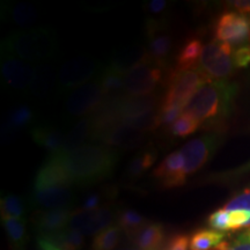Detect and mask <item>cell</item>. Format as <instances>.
Masks as SVG:
<instances>
[{"instance_id": "83f0119b", "label": "cell", "mask_w": 250, "mask_h": 250, "mask_svg": "<svg viewBox=\"0 0 250 250\" xmlns=\"http://www.w3.org/2000/svg\"><path fill=\"white\" fill-rule=\"evenodd\" d=\"M147 224L146 219L133 210L122 211L117 218V225L120 226L122 232H124L127 236H132L137 230Z\"/></svg>"}, {"instance_id": "60d3db41", "label": "cell", "mask_w": 250, "mask_h": 250, "mask_svg": "<svg viewBox=\"0 0 250 250\" xmlns=\"http://www.w3.org/2000/svg\"><path fill=\"white\" fill-rule=\"evenodd\" d=\"M229 5L233 8H235L237 13L245 15L248 19H250V0H237V1H230Z\"/></svg>"}, {"instance_id": "e575fe53", "label": "cell", "mask_w": 250, "mask_h": 250, "mask_svg": "<svg viewBox=\"0 0 250 250\" xmlns=\"http://www.w3.org/2000/svg\"><path fill=\"white\" fill-rule=\"evenodd\" d=\"M208 223L213 230L221 233L227 232L229 230V211L225 208H219L208 217Z\"/></svg>"}, {"instance_id": "ac0fdd59", "label": "cell", "mask_w": 250, "mask_h": 250, "mask_svg": "<svg viewBox=\"0 0 250 250\" xmlns=\"http://www.w3.org/2000/svg\"><path fill=\"white\" fill-rule=\"evenodd\" d=\"M72 211L68 208L39 211L34 215V224L40 235L62 232L68 228Z\"/></svg>"}, {"instance_id": "484cf974", "label": "cell", "mask_w": 250, "mask_h": 250, "mask_svg": "<svg viewBox=\"0 0 250 250\" xmlns=\"http://www.w3.org/2000/svg\"><path fill=\"white\" fill-rule=\"evenodd\" d=\"M225 233L213 229H199L190 237L189 250H214L224 242Z\"/></svg>"}, {"instance_id": "f1b7e54d", "label": "cell", "mask_w": 250, "mask_h": 250, "mask_svg": "<svg viewBox=\"0 0 250 250\" xmlns=\"http://www.w3.org/2000/svg\"><path fill=\"white\" fill-rule=\"evenodd\" d=\"M156 156H158V153L155 151H146L140 153L130 161L126 169L127 175L131 177L142 176L146 170H148L154 165Z\"/></svg>"}, {"instance_id": "4316f807", "label": "cell", "mask_w": 250, "mask_h": 250, "mask_svg": "<svg viewBox=\"0 0 250 250\" xmlns=\"http://www.w3.org/2000/svg\"><path fill=\"white\" fill-rule=\"evenodd\" d=\"M122 229L118 225L105 228L94 237L92 250H115L117 248L121 239Z\"/></svg>"}, {"instance_id": "6da1fadb", "label": "cell", "mask_w": 250, "mask_h": 250, "mask_svg": "<svg viewBox=\"0 0 250 250\" xmlns=\"http://www.w3.org/2000/svg\"><path fill=\"white\" fill-rule=\"evenodd\" d=\"M72 186H90L108 179L118 162V152L103 144H85L73 151L51 155Z\"/></svg>"}, {"instance_id": "ffe728a7", "label": "cell", "mask_w": 250, "mask_h": 250, "mask_svg": "<svg viewBox=\"0 0 250 250\" xmlns=\"http://www.w3.org/2000/svg\"><path fill=\"white\" fill-rule=\"evenodd\" d=\"M34 143L44 148L51 155L59 154L65 143L66 134L51 125H37L30 131Z\"/></svg>"}, {"instance_id": "cb8c5ba5", "label": "cell", "mask_w": 250, "mask_h": 250, "mask_svg": "<svg viewBox=\"0 0 250 250\" xmlns=\"http://www.w3.org/2000/svg\"><path fill=\"white\" fill-rule=\"evenodd\" d=\"M93 134V121L92 117L87 116L80 118L77 122L76 125L70 130V132L65 137V143L62 146V151L59 154L62 153H68L73 149H76L80 146L85 145L86 139Z\"/></svg>"}, {"instance_id": "f35d334b", "label": "cell", "mask_w": 250, "mask_h": 250, "mask_svg": "<svg viewBox=\"0 0 250 250\" xmlns=\"http://www.w3.org/2000/svg\"><path fill=\"white\" fill-rule=\"evenodd\" d=\"M100 203H101V197H100V195H98V193H90L89 196H87L83 199L81 210L94 211L100 208Z\"/></svg>"}, {"instance_id": "f6af8a7d", "label": "cell", "mask_w": 250, "mask_h": 250, "mask_svg": "<svg viewBox=\"0 0 250 250\" xmlns=\"http://www.w3.org/2000/svg\"><path fill=\"white\" fill-rule=\"evenodd\" d=\"M226 250H234V249L232 248V243H230V247H229V248H228V249H226Z\"/></svg>"}, {"instance_id": "e0dca14e", "label": "cell", "mask_w": 250, "mask_h": 250, "mask_svg": "<svg viewBox=\"0 0 250 250\" xmlns=\"http://www.w3.org/2000/svg\"><path fill=\"white\" fill-rule=\"evenodd\" d=\"M146 31L149 40L147 55L153 62L164 67L166 59L170 54L173 40L169 34L162 30L161 23L155 20L148 21Z\"/></svg>"}, {"instance_id": "d590c367", "label": "cell", "mask_w": 250, "mask_h": 250, "mask_svg": "<svg viewBox=\"0 0 250 250\" xmlns=\"http://www.w3.org/2000/svg\"><path fill=\"white\" fill-rule=\"evenodd\" d=\"M224 208L228 211L246 210L250 212V186L234 196Z\"/></svg>"}, {"instance_id": "8fae6325", "label": "cell", "mask_w": 250, "mask_h": 250, "mask_svg": "<svg viewBox=\"0 0 250 250\" xmlns=\"http://www.w3.org/2000/svg\"><path fill=\"white\" fill-rule=\"evenodd\" d=\"M35 74V67L22 59L4 54L1 58V77L5 85L18 93L30 90Z\"/></svg>"}, {"instance_id": "4fadbf2b", "label": "cell", "mask_w": 250, "mask_h": 250, "mask_svg": "<svg viewBox=\"0 0 250 250\" xmlns=\"http://www.w3.org/2000/svg\"><path fill=\"white\" fill-rule=\"evenodd\" d=\"M74 201V193L68 186L33 187L31 202L43 211L68 208Z\"/></svg>"}, {"instance_id": "d6986e66", "label": "cell", "mask_w": 250, "mask_h": 250, "mask_svg": "<svg viewBox=\"0 0 250 250\" xmlns=\"http://www.w3.org/2000/svg\"><path fill=\"white\" fill-rule=\"evenodd\" d=\"M130 240L139 250H161L165 245V229L160 224L147 223L130 236Z\"/></svg>"}, {"instance_id": "4dcf8cb0", "label": "cell", "mask_w": 250, "mask_h": 250, "mask_svg": "<svg viewBox=\"0 0 250 250\" xmlns=\"http://www.w3.org/2000/svg\"><path fill=\"white\" fill-rule=\"evenodd\" d=\"M12 20L20 28H29L35 23L37 19V12L35 7L26 2L17 4L12 9Z\"/></svg>"}, {"instance_id": "bcb514c9", "label": "cell", "mask_w": 250, "mask_h": 250, "mask_svg": "<svg viewBox=\"0 0 250 250\" xmlns=\"http://www.w3.org/2000/svg\"><path fill=\"white\" fill-rule=\"evenodd\" d=\"M249 237H250V230H249Z\"/></svg>"}, {"instance_id": "d6a6232c", "label": "cell", "mask_w": 250, "mask_h": 250, "mask_svg": "<svg viewBox=\"0 0 250 250\" xmlns=\"http://www.w3.org/2000/svg\"><path fill=\"white\" fill-rule=\"evenodd\" d=\"M2 225L7 233V236L13 245L21 246L26 239L27 226L24 219H2Z\"/></svg>"}, {"instance_id": "603a6c76", "label": "cell", "mask_w": 250, "mask_h": 250, "mask_svg": "<svg viewBox=\"0 0 250 250\" xmlns=\"http://www.w3.org/2000/svg\"><path fill=\"white\" fill-rule=\"evenodd\" d=\"M203 49H204V45H203L201 40L197 39V37L188 39L181 46L179 54L176 56L175 68L180 71H187L198 66Z\"/></svg>"}, {"instance_id": "7bdbcfd3", "label": "cell", "mask_w": 250, "mask_h": 250, "mask_svg": "<svg viewBox=\"0 0 250 250\" xmlns=\"http://www.w3.org/2000/svg\"><path fill=\"white\" fill-rule=\"evenodd\" d=\"M248 173H250V161L247 162L246 165L241 166V167H239L237 169L230 171V173H228L226 175H227V176L236 177V176H241V175H246Z\"/></svg>"}, {"instance_id": "9c48e42d", "label": "cell", "mask_w": 250, "mask_h": 250, "mask_svg": "<svg viewBox=\"0 0 250 250\" xmlns=\"http://www.w3.org/2000/svg\"><path fill=\"white\" fill-rule=\"evenodd\" d=\"M220 144L218 133H206L186 143L180 149L184 158V173L195 174L204 166L217 151Z\"/></svg>"}, {"instance_id": "b9f144b4", "label": "cell", "mask_w": 250, "mask_h": 250, "mask_svg": "<svg viewBox=\"0 0 250 250\" xmlns=\"http://www.w3.org/2000/svg\"><path fill=\"white\" fill-rule=\"evenodd\" d=\"M167 4L168 2L165 1V0H153V1H149L147 8L151 13L159 14L165 11L166 7H167Z\"/></svg>"}, {"instance_id": "d4e9b609", "label": "cell", "mask_w": 250, "mask_h": 250, "mask_svg": "<svg viewBox=\"0 0 250 250\" xmlns=\"http://www.w3.org/2000/svg\"><path fill=\"white\" fill-rule=\"evenodd\" d=\"M99 80L101 83L104 99H115L123 96L124 76L120 72L108 66L105 70L101 71Z\"/></svg>"}, {"instance_id": "52a82bcc", "label": "cell", "mask_w": 250, "mask_h": 250, "mask_svg": "<svg viewBox=\"0 0 250 250\" xmlns=\"http://www.w3.org/2000/svg\"><path fill=\"white\" fill-rule=\"evenodd\" d=\"M100 71L96 59L88 56H80L62 65L58 72V89L61 92L76 90L90 83L92 78Z\"/></svg>"}, {"instance_id": "277c9868", "label": "cell", "mask_w": 250, "mask_h": 250, "mask_svg": "<svg viewBox=\"0 0 250 250\" xmlns=\"http://www.w3.org/2000/svg\"><path fill=\"white\" fill-rule=\"evenodd\" d=\"M210 81L212 80L208 79L198 67L187 71H180L174 67L166 80L167 89L160 107H180L184 109L197 90Z\"/></svg>"}, {"instance_id": "5b68a950", "label": "cell", "mask_w": 250, "mask_h": 250, "mask_svg": "<svg viewBox=\"0 0 250 250\" xmlns=\"http://www.w3.org/2000/svg\"><path fill=\"white\" fill-rule=\"evenodd\" d=\"M233 48L227 43L213 40L204 45L198 67L212 81L227 80L235 71Z\"/></svg>"}, {"instance_id": "f546056e", "label": "cell", "mask_w": 250, "mask_h": 250, "mask_svg": "<svg viewBox=\"0 0 250 250\" xmlns=\"http://www.w3.org/2000/svg\"><path fill=\"white\" fill-rule=\"evenodd\" d=\"M199 126H201V123L198 121L186 112H182L181 116L169 126V133L173 137L184 138L195 133Z\"/></svg>"}, {"instance_id": "7402d4cb", "label": "cell", "mask_w": 250, "mask_h": 250, "mask_svg": "<svg viewBox=\"0 0 250 250\" xmlns=\"http://www.w3.org/2000/svg\"><path fill=\"white\" fill-rule=\"evenodd\" d=\"M58 85V77H56L54 68L49 65L41 64L35 67V74L29 92L36 98H46L54 92Z\"/></svg>"}, {"instance_id": "2e32d148", "label": "cell", "mask_w": 250, "mask_h": 250, "mask_svg": "<svg viewBox=\"0 0 250 250\" xmlns=\"http://www.w3.org/2000/svg\"><path fill=\"white\" fill-rule=\"evenodd\" d=\"M93 138L98 139L100 143L109 147L116 146L123 149H132L140 145L145 138V132L131 129L125 125L116 124L94 134Z\"/></svg>"}, {"instance_id": "44dd1931", "label": "cell", "mask_w": 250, "mask_h": 250, "mask_svg": "<svg viewBox=\"0 0 250 250\" xmlns=\"http://www.w3.org/2000/svg\"><path fill=\"white\" fill-rule=\"evenodd\" d=\"M34 120L33 109L28 105H20L8 114L1 127L2 143H9L14 139L15 134L24 126L29 125Z\"/></svg>"}, {"instance_id": "3957f363", "label": "cell", "mask_w": 250, "mask_h": 250, "mask_svg": "<svg viewBox=\"0 0 250 250\" xmlns=\"http://www.w3.org/2000/svg\"><path fill=\"white\" fill-rule=\"evenodd\" d=\"M58 43L55 34L48 28L14 31L2 42V52L24 62L49 59L57 52Z\"/></svg>"}, {"instance_id": "836d02e7", "label": "cell", "mask_w": 250, "mask_h": 250, "mask_svg": "<svg viewBox=\"0 0 250 250\" xmlns=\"http://www.w3.org/2000/svg\"><path fill=\"white\" fill-rule=\"evenodd\" d=\"M118 124L125 125V126L131 127V129L142 131V132H146V131H153L160 126L158 112H155V111L149 112V114H146V115H143V116H139V117L129 118V120L121 121Z\"/></svg>"}, {"instance_id": "ab89813d", "label": "cell", "mask_w": 250, "mask_h": 250, "mask_svg": "<svg viewBox=\"0 0 250 250\" xmlns=\"http://www.w3.org/2000/svg\"><path fill=\"white\" fill-rule=\"evenodd\" d=\"M232 248L234 250H250V237L249 230L243 233L239 237H236L232 243Z\"/></svg>"}, {"instance_id": "7c38bea8", "label": "cell", "mask_w": 250, "mask_h": 250, "mask_svg": "<svg viewBox=\"0 0 250 250\" xmlns=\"http://www.w3.org/2000/svg\"><path fill=\"white\" fill-rule=\"evenodd\" d=\"M114 213L108 206H100L94 211H72L68 228L78 230L83 235H98L105 228L112 226Z\"/></svg>"}, {"instance_id": "8992f818", "label": "cell", "mask_w": 250, "mask_h": 250, "mask_svg": "<svg viewBox=\"0 0 250 250\" xmlns=\"http://www.w3.org/2000/svg\"><path fill=\"white\" fill-rule=\"evenodd\" d=\"M164 67L158 65L146 54L145 58L124 76V93L127 96L152 95L161 83Z\"/></svg>"}, {"instance_id": "74e56055", "label": "cell", "mask_w": 250, "mask_h": 250, "mask_svg": "<svg viewBox=\"0 0 250 250\" xmlns=\"http://www.w3.org/2000/svg\"><path fill=\"white\" fill-rule=\"evenodd\" d=\"M233 62L235 68H245L250 65V45L233 50Z\"/></svg>"}, {"instance_id": "ba28073f", "label": "cell", "mask_w": 250, "mask_h": 250, "mask_svg": "<svg viewBox=\"0 0 250 250\" xmlns=\"http://www.w3.org/2000/svg\"><path fill=\"white\" fill-rule=\"evenodd\" d=\"M214 36L233 50L250 45V19L237 12H225L215 23Z\"/></svg>"}, {"instance_id": "1f68e13d", "label": "cell", "mask_w": 250, "mask_h": 250, "mask_svg": "<svg viewBox=\"0 0 250 250\" xmlns=\"http://www.w3.org/2000/svg\"><path fill=\"white\" fill-rule=\"evenodd\" d=\"M1 220L2 219H23L26 213V206L21 197L17 195H7L1 199Z\"/></svg>"}, {"instance_id": "9a60e30c", "label": "cell", "mask_w": 250, "mask_h": 250, "mask_svg": "<svg viewBox=\"0 0 250 250\" xmlns=\"http://www.w3.org/2000/svg\"><path fill=\"white\" fill-rule=\"evenodd\" d=\"M153 176L160 181L166 189L177 188L187 182V175L184 173V158L180 151L168 154L160 162V165L153 170Z\"/></svg>"}, {"instance_id": "ee69618b", "label": "cell", "mask_w": 250, "mask_h": 250, "mask_svg": "<svg viewBox=\"0 0 250 250\" xmlns=\"http://www.w3.org/2000/svg\"><path fill=\"white\" fill-rule=\"evenodd\" d=\"M117 250H139V249L136 248L134 246H130V247H122V248L117 249Z\"/></svg>"}, {"instance_id": "8d00e7d4", "label": "cell", "mask_w": 250, "mask_h": 250, "mask_svg": "<svg viewBox=\"0 0 250 250\" xmlns=\"http://www.w3.org/2000/svg\"><path fill=\"white\" fill-rule=\"evenodd\" d=\"M190 237L187 234H175L165 242L161 250H189Z\"/></svg>"}, {"instance_id": "5bb4252c", "label": "cell", "mask_w": 250, "mask_h": 250, "mask_svg": "<svg viewBox=\"0 0 250 250\" xmlns=\"http://www.w3.org/2000/svg\"><path fill=\"white\" fill-rule=\"evenodd\" d=\"M110 100L116 124L120 123L121 121L139 117L153 112L156 105V98L154 95L138 96V98L125 95Z\"/></svg>"}, {"instance_id": "7a4b0ae2", "label": "cell", "mask_w": 250, "mask_h": 250, "mask_svg": "<svg viewBox=\"0 0 250 250\" xmlns=\"http://www.w3.org/2000/svg\"><path fill=\"white\" fill-rule=\"evenodd\" d=\"M237 83L229 81H210L192 96L183 112L199 123L215 124L228 117L233 109Z\"/></svg>"}, {"instance_id": "30bf717a", "label": "cell", "mask_w": 250, "mask_h": 250, "mask_svg": "<svg viewBox=\"0 0 250 250\" xmlns=\"http://www.w3.org/2000/svg\"><path fill=\"white\" fill-rule=\"evenodd\" d=\"M103 99L104 95L98 78L80 88L73 90L68 96L65 107L71 116L83 118V116L93 114L101 104Z\"/></svg>"}]
</instances>
